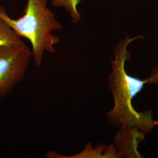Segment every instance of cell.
<instances>
[{
    "instance_id": "obj_9",
    "label": "cell",
    "mask_w": 158,
    "mask_h": 158,
    "mask_svg": "<svg viewBox=\"0 0 158 158\" xmlns=\"http://www.w3.org/2000/svg\"><path fill=\"white\" fill-rule=\"evenodd\" d=\"M2 6H1V5H0V9H1V7H2Z\"/></svg>"
},
{
    "instance_id": "obj_2",
    "label": "cell",
    "mask_w": 158,
    "mask_h": 158,
    "mask_svg": "<svg viewBox=\"0 0 158 158\" xmlns=\"http://www.w3.org/2000/svg\"><path fill=\"white\" fill-rule=\"evenodd\" d=\"M48 0H27L24 14L15 19L9 17L5 8L0 9L2 18L21 38L28 40L36 66L42 67L45 52L54 53L60 43L59 36L53 34L62 29L55 14L47 6Z\"/></svg>"
},
{
    "instance_id": "obj_3",
    "label": "cell",
    "mask_w": 158,
    "mask_h": 158,
    "mask_svg": "<svg viewBox=\"0 0 158 158\" xmlns=\"http://www.w3.org/2000/svg\"><path fill=\"white\" fill-rule=\"evenodd\" d=\"M31 58V51L25 44L0 47V98L9 96L23 81Z\"/></svg>"
},
{
    "instance_id": "obj_8",
    "label": "cell",
    "mask_w": 158,
    "mask_h": 158,
    "mask_svg": "<svg viewBox=\"0 0 158 158\" xmlns=\"http://www.w3.org/2000/svg\"><path fill=\"white\" fill-rule=\"evenodd\" d=\"M153 123H154V125L155 127H158V119H157V120H154Z\"/></svg>"
},
{
    "instance_id": "obj_1",
    "label": "cell",
    "mask_w": 158,
    "mask_h": 158,
    "mask_svg": "<svg viewBox=\"0 0 158 158\" xmlns=\"http://www.w3.org/2000/svg\"><path fill=\"white\" fill-rule=\"evenodd\" d=\"M143 36L131 37L127 35L114 48V57L111 60V72L108 85L114 99L113 108L106 113L108 123L114 128H133L146 136L152 132L154 125L152 110L136 111L132 100L146 85L158 86V66L153 68L149 77L140 79L127 73L126 63L131 59L128 48L134 41L143 40Z\"/></svg>"
},
{
    "instance_id": "obj_6",
    "label": "cell",
    "mask_w": 158,
    "mask_h": 158,
    "mask_svg": "<svg viewBox=\"0 0 158 158\" xmlns=\"http://www.w3.org/2000/svg\"><path fill=\"white\" fill-rule=\"evenodd\" d=\"M23 44L25 43L21 38L0 18V47L18 46Z\"/></svg>"
},
{
    "instance_id": "obj_4",
    "label": "cell",
    "mask_w": 158,
    "mask_h": 158,
    "mask_svg": "<svg viewBox=\"0 0 158 158\" xmlns=\"http://www.w3.org/2000/svg\"><path fill=\"white\" fill-rule=\"evenodd\" d=\"M145 136L133 128H118L114 137V145L122 158H143L138 150V144Z\"/></svg>"
},
{
    "instance_id": "obj_5",
    "label": "cell",
    "mask_w": 158,
    "mask_h": 158,
    "mask_svg": "<svg viewBox=\"0 0 158 158\" xmlns=\"http://www.w3.org/2000/svg\"><path fill=\"white\" fill-rule=\"evenodd\" d=\"M45 157L48 158H122L121 154L113 143L109 145L99 144L93 147L90 142H88L83 150L80 152L72 155L71 156H63L55 151H50L46 153Z\"/></svg>"
},
{
    "instance_id": "obj_7",
    "label": "cell",
    "mask_w": 158,
    "mask_h": 158,
    "mask_svg": "<svg viewBox=\"0 0 158 158\" xmlns=\"http://www.w3.org/2000/svg\"><path fill=\"white\" fill-rule=\"evenodd\" d=\"M82 0H52V5L55 8H64L74 23L81 20V15L78 6Z\"/></svg>"
}]
</instances>
